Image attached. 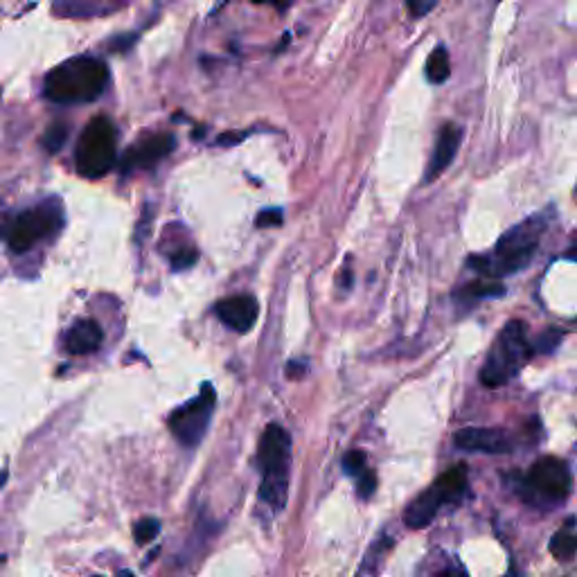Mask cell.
I'll return each mask as SVG.
<instances>
[{
  "label": "cell",
  "instance_id": "6",
  "mask_svg": "<svg viewBox=\"0 0 577 577\" xmlns=\"http://www.w3.org/2000/svg\"><path fill=\"white\" fill-rule=\"evenodd\" d=\"M465 490H467V467L456 465L411 501V505L404 512V523L411 530H422L438 517L442 505L458 501L465 494Z\"/></svg>",
  "mask_w": 577,
  "mask_h": 577
},
{
  "label": "cell",
  "instance_id": "15",
  "mask_svg": "<svg viewBox=\"0 0 577 577\" xmlns=\"http://www.w3.org/2000/svg\"><path fill=\"white\" fill-rule=\"evenodd\" d=\"M566 523L568 526H564L562 530L555 532L553 539H550V553H553V557L557 559V562H571L577 553V535L571 528L573 519Z\"/></svg>",
  "mask_w": 577,
  "mask_h": 577
},
{
  "label": "cell",
  "instance_id": "14",
  "mask_svg": "<svg viewBox=\"0 0 577 577\" xmlns=\"http://www.w3.org/2000/svg\"><path fill=\"white\" fill-rule=\"evenodd\" d=\"M102 339H104L102 327L97 325L95 321H91V318H82V321H77L66 332L64 343L68 354H73V357H84V354L95 352L102 345Z\"/></svg>",
  "mask_w": 577,
  "mask_h": 577
},
{
  "label": "cell",
  "instance_id": "27",
  "mask_svg": "<svg viewBox=\"0 0 577 577\" xmlns=\"http://www.w3.org/2000/svg\"><path fill=\"white\" fill-rule=\"evenodd\" d=\"M251 3H257V5H264V3H273V5H278L280 10H284V7L291 3V0H251Z\"/></svg>",
  "mask_w": 577,
  "mask_h": 577
},
{
  "label": "cell",
  "instance_id": "4",
  "mask_svg": "<svg viewBox=\"0 0 577 577\" xmlns=\"http://www.w3.org/2000/svg\"><path fill=\"white\" fill-rule=\"evenodd\" d=\"M535 348L528 341V330L523 321H510L496 336L490 354L481 368V381L487 388H499L508 384L532 357Z\"/></svg>",
  "mask_w": 577,
  "mask_h": 577
},
{
  "label": "cell",
  "instance_id": "11",
  "mask_svg": "<svg viewBox=\"0 0 577 577\" xmlns=\"http://www.w3.org/2000/svg\"><path fill=\"white\" fill-rule=\"evenodd\" d=\"M215 312L224 325L239 332V334H246L248 330H253L257 316H260V307H257V300L253 296H233V298L219 300L215 305Z\"/></svg>",
  "mask_w": 577,
  "mask_h": 577
},
{
  "label": "cell",
  "instance_id": "8",
  "mask_svg": "<svg viewBox=\"0 0 577 577\" xmlns=\"http://www.w3.org/2000/svg\"><path fill=\"white\" fill-rule=\"evenodd\" d=\"M61 226V208L59 201H46L41 206L32 208V210L21 212L19 217H14L10 226L5 230L7 246L14 253H25L34 246L37 242H41L43 237L55 233Z\"/></svg>",
  "mask_w": 577,
  "mask_h": 577
},
{
  "label": "cell",
  "instance_id": "25",
  "mask_svg": "<svg viewBox=\"0 0 577 577\" xmlns=\"http://www.w3.org/2000/svg\"><path fill=\"white\" fill-rule=\"evenodd\" d=\"M282 224V210H264L257 217L255 226L257 228H269V226H280Z\"/></svg>",
  "mask_w": 577,
  "mask_h": 577
},
{
  "label": "cell",
  "instance_id": "28",
  "mask_svg": "<svg viewBox=\"0 0 577 577\" xmlns=\"http://www.w3.org/2000/svg\"><path fill=\"white\" fill-rule=\"evenodd\" d=\"M566 257H568V260H577V242L573 244L571 248H568V251H566Z\"/></svg>",
  "mask_w": 577,
  "mask_h": 577
},
{
  "label": "cell",
  "instance_id": "18",
  "mask_svg": "<svg viewBox=\"0 0 577 577\" xmlns=\"http://www.w3.org/2000/svg\"><path fill=\"white\" fill-rule=\"evenodd\" d=\"M66 140H68V124L66 122L50 124L41 138L43 147H46V152H50V154L59 152V149L66 145Z\"/></svg>",
  "mask_w": 577,
  "mask_h": 577
},
{
  "label": "cell",
  "instance_id": "16",
  "mask_svg": "<svg viewBox=\"0 0 577 577\" xmlns=\"http://www.w3.org/2000/svg\"><path fill=\"white\" fill-rule=\"evenodd\" d=\"M451 73V64H449V55H447V48H436V50L431 52L429 59H426V79L431 84H442L447 82Z\"/></svg>",
  "mask_w": 577,
  "mask_h": 577
},
{
  "label": "cell",
  "instance_id": "9",
  "mask_svg": "<svg viewBox=\"0 0 577 577\" xmlns=\"http://www.w3.org/2000/svg\"><path fill=\"white\" fill-rule=\"evenodd\" d=\"M217 406V393L210 384H203L201 393L194 399L185 402L170 415V431L176 440L185 447H197L206 436L208 424L212 420V413Z\"/></svg>",
  "mask_w": 577,
  "mask_h": 577
},
{
  "label": "cell",
  "instance_id": "23",
  "mask_svg": "<svg viewBox=\"0 0 577 577\" xmlns=\"http://www.w3.org/2000/svg\"><path fill=\"white\" fill-rule=\"evenodd\" d=\"M438 3H440V0H406L408 12H411V16H415V19H422V16L429 14Z\"/></svg>",
  "mask_w": 577,
  "mask_h": 577
},
{
  "label": "cell",
  "instance_id": "13",
  "mask_svg": "<svg viewBox=\"0 0 577 577\" xmlns=\"http://www.w3.org/2000/svg\"><path fill=\"white\" fill-rule=\"evenodd\" d=\"M460 138H463V131H460L456 124L449 122L440 129V133H438V142H436V152H433V156H431L429 170H426V176H424L426 183L436 181L438 176H440L442 172L454 163L456 154H458V147H460Z\"/></svg>",
  "mask_w": 577,
  "mask_h": 577
},
{
  "label": "cell",
  "instance_id": "12",
  "mask_svg": "<svg viewBox=\"0 0 577 577\" xmlns=\"http://www.w3.org/2000/svg\"><path fill=\"white\" fill-rule=\"evenodd\" d=\"M456 447L463 451H478V454H510L512 440L505 431L499 429H463L454 438Z\"/></svg>",
  "mask_w": 577,
  "mask_h": 577
},
{
  "label": "cell",
  "instance_id": "24",
  "mask_svg": "<svg viewBox=\"0 0 577 577\" xmlns=\"http://www.w3.org/2000/svg\"><path fill=\"white\" fill-rule=\"evenodd\" d=\"M357 485H359V496H361V499H370V496L375 494L377 476L370 472V469H368V472L363 474V476L357 478Z\"/></svg>",
  "mask_w": 577,
  "mask_h": 577
},
{
  "label": "cell",
  "instance_id": "20",
  "mask_svg": "<svg viewBox=\"0 0 577 577\" xmlns=\"http://www.w3.org/2000/svg\"><path fill=\"white\" fill-rule=\"evenodd\" d=\"M343 469H345V474H348V476H352V478L363 476V474L368 472L366 454H363L361 449L348 451V454H345V458H343Z\"/></svg>",
  "mask_w": 577,
  "mask_h": 577
},
{
  "label": "cell",
  "instance_id": "10",
  "mask_svg": "<svg viewBox=\"0 0 577 577\" xmlns=\"http://www.w3.org/2000/svg\"><path fill=\"white\" fill-rule=\"evenodd\" d=\"M176 147V138L172 133H154L145 140L136 142L124 156L122 172L129 174L133 170H142V167H152L165 156H170Z\"/></svg>",
  "mask_w": 577,
  "mask_h": 577
},
{
  "label": "cell",
  "instance_id": "22",
  "mask_svg": "<svg viewBox=\"0 0 577 577\" xmlns=\"http://www.w3.org/2000/svg\"><path fill=\"white\" fill-rule=\"evenodd\" d=\"M170 260H172V269L183 271V269H190L192 264H197L199 253L194 251V248H179L176 253H172Z\"/></svg>",
  "mask_w": 577,
  "mask_h": 577
},
{
  "label": "cell",
  "instance_id": "21",
  "mask_svg": "<svg viewBox=\"0 0 577 577\" xmlns=\"http://www.w3.org/2000/svg\"><path fill=\"white\" fill-rule=\"evenodd\" d=\"M562 336H564V332H559V330H546L544 334L535 341V345H532V348H535L537 354H550L559 345Z\"/></svg>",
  "mask_w": 577,
  "mask_h": 577
},
{
  "label": "cell",
  "instance_id": "5",
  "mask_svg": "<svg viewBox=\"0 0 577 577\" xmlns=\"http://www.w3.org/2000/svg\"><path fill=\"white\" fill-rule=\"evenodd\" d=\"M115 127L109 118L97 115L82 131L75 147V167L84 179H102L115 165Z\"/></svg>",
  "mask_w": 577,
  "mask_h": 577
},
{
  "label": "cell",
  "instance_id": "1",
  "mask_svg": "<svg viewBox=\"0 0 577 577\" xmlns=\"http://www.w3.org/2000/svg\"><path fill=\"white\" fill-rule=\"evenodd\" d=\"M546 226H548V217H528L526 221L510 228L499 239L490 255H474L469 257L467 264L487 278H503V275L517 273V271L526 269L535 257Z\"/></svg>",
  "mask_w": 577,
  "mask_h": 577
},
{
  "label": "cell",
  "instance_id": "7",
  "mask_svg": "<svg viewBox=\"0 0 577 577\" xmlns=\"http://www.w3.org/2000/svg\"><path fill=\"white\" fill-rule=\"evenodd\" d=\"M573 478L568 465L555 456H544L530 467L519 485V494L528 503H562L571 494Z\"/></svg>",
  "mask_w": 577,
  "mask_h": 577
},
{
  "label": "cell",
  "instance_id": "19",
  "mask_svg": "<svg viewBox=\"0 0 577 577\" xmlns=\"http://www.w3.org/2000/svg\"><path fill=\"white\" fill-rule=\"evenodd\" d=\"M158 532H161V521L154 517L140 519V521L133 526V537H136L138 546H147L149 541L156 539Z\"/></svg>",
  "mask_w": 577,
  "mask_h": 577
},
{
  "label": "cell",
  "instance_id": "17",
  "mask_svg": "<svg viewBox=\"0 0 577 577\" xmlns=\"http://www.w3.org/2000/svg\"><path fill=\"white\" fill-rule=\"evenodd\" d=\"M505 288L503 284L499 282H472L467 287H463L458 291V298L467 300H478V298H496V296H503Z\"/></svg>",
  "mask_w": 577,
  "mask_h": 577
},
{
  "label": "cell",
  "instance_id": "26",
  "mask_svg": "<svg viewBox=\"0 0 577 577\" xmlns=\"http://www.w3.org/2000/svg\"><path fill=\"white\" fill-rule=\"evenodd\" d=\"M305 372H307V363H305L303 359H298V361H288V366H287L288 379H300Z\"/></svg>",
  "mask_w": 577,
  "mask_h": 577
},
{
  "label": "cell",
  "instance_id": "3",
  "mask_svg": "<svg viewBox=\"0 0 577 577\" xmlns=\"http://www.w3.org/2000/svg\"><path fill=\"white\" fill-rule=\"evenodd\" d=\"M257 467L262 469L260 501L273 510H282L288 494L291 469V436L280 424H269L257 447Z\"/></svg>",
  "mask_w": 577,
  "mask_h": 577
},
{
  "label": "cell",
  "instance_id": "2",
  "mask_svg": "<svg viewBox=\"0 0 577 577\" xmlns=\"http://www.w3.org/2000/svg\"><path fill=\"white\" fill-rule=\"evenodd\" d=\"M109 84V68L95 57H73L46 75L43 95L55 104L95 102Z\"/></svg>",
  "mask_w": 577,
  "mask_h": 577
}]
</instances>
